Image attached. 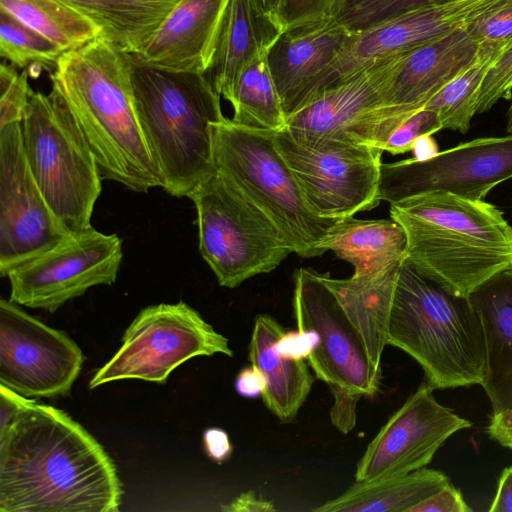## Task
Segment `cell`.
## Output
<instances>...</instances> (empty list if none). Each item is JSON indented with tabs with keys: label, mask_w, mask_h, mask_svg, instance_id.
<instances>
[{
	"label": "cell",
	"mask_w": 512,
	"mask_h": 512,
	"mask_svg": "<svg viewBox=\"0 0 512 512\" xmlns=\"http://www.w3.org/2000/svg\"><path fill=\"white\" fill-rule=\"evenodd\" d=\"M354 267L352 276L376 277L397 269L407 254V235L394 219H338L320 244Z\"/></svg>",
	"instance_id": "d4e9b609"
},
{
	"label": "cell",
	"mask_w": 512,
	"mask_h": 512,
	"mask_svg": "<svg viewBox=\"0 0 512 512\" xmlns=\"http://www.w3.org/2000/svg\"><path fill=\"white\" fill-rule=\"evenodd\" d=\"M228 0H181L135 54L161 68L202 73Z\"/></svg>",
	"instance_id": "7402d4cb"
},
{
	"label": "cell",
	"mask_w": 512,
	"mask_h": 512,
	"mask_svg": "<svg viewBox=\"0 0 512 512\" xmlns=\"http://www.w3.org/2000/svg\"><path fill=\"white\" fill-rule=\"evenodd\" d=\"M284 327L271 315L256 316L248 347V359L266 378L262 395L265 406L281 422L293 421L306 401L315 377L305 360L283 357L275 348Z\"/></svg>",
	"instance_id": "cb8c5ba5"
},
{
	"label": "cell",
	"mask_w": 512,
	"mask_h": 512,
	"mask_svg": "<svg viewBox=\"0 0 512 512\" xmlns=\"http://www.w3.org/2000/svg\"><path fill=\"white\" fill-rule=\"evenodd\" d=\"M69 234L28 165L21 123L0 128V274L56 245Z\"/></svg>",
	"instance_id": "2e32d148"
},
{
	"label": "cell",
	"mask_w": 512,
	"mask_h": 512,
	"mask_svg": "<svg viewBox=\"0 0 512 512\" xmlns=\"http://www.w3.org/2000/svg\"><path fill=\"white\" fill-rule=\"evenodd\" d=\"M90 20L100 38L137 53L181 0H60Z\"/></svg>",
	"instance_id": "4316f807"
},
{
	"label": "cell",
	"mask_w": 512,
	"mask_h": 512,
	"mask_svg": "<svg viewBox=\"0 0 512 512\" xmlns=\"http://www.w3.org/2000/svg\"><path fill=\"white\" fill-rule=\"evenodd\" d=\"M260 53L243 70L227 97L233 107L232 121L254 129L278 131L287 118L267 59Z\"/></svg>",
	"instance_id": "f1b7e54d"
},
{
	"label": "cell",
	"mask_w": 512,
	"mask_h": 512,
	"mask_svg": "<svg viewBox=\"0 0 512 512\" xmlns=\"http://www.w3.org/2000/svg\"><path fill=\"white\" fill-rule=\"evenodd\" d=\"M50 79L92 150L102 179L135 192L162 188L136 116L124 52L97 37L64 52Z\"/></svg>",
	"instance_id": "7a4b0ae2"
},
{
	"label": "cell",
	"mask_w": 512,
	"mask_h": 512,
	"mask_svg": "<svg viewBox=\"0 0 512 512\" xmlns=\"http://www.w3.org/2000/svg\"><path fill=\"white\" fill-rule=\"evenodd\" d=\"M352 33L331 16L288 26L279 34L267 59L287 119L308 103L316 81Z\"/></svg>",
	"instance_id": "ffe728a7"
},
{
	"label": "cell",
	"mask_w": 512,
	"mask_h": 512,
	"mask_svg": "<svg viewBox=\"0 0 512 512\" xmlns=\"http://www.w3.org/2000/svg\"><path fill=\"white\" fill-rule=\"evenodd\" d=\"M187 197L197 211L199 251L219 285L235 288L293 253L274 223L217 170Z\"/></svg>",
	"instance_id": "ba28073f"
},
{
	"label": "cell",
	"mask_w": 512,
	"mask_h": 512,
	"mask_svg": "<svg viewBox=\"0 0 512 512\" xmlns=\"http://www.w3.org/2000/svg\"><path fill=\"white\" fill-rule=\"evenodd\" d=\"M478 54L479 43L467 28L409 50L380 112L377 147L384 150L394 130L470 67Z\"/></svg>",
	"instance_id": "d6986e66"
},
{
	"label": "cell",
	"mask_w": 512,
	"mask_h": 512,
	"mask_svg": "<svg viewBox=\"0 0 512 512\" xmlns=\"http://www.w3.org/2000/svg\"><path fill=\"white\" fill-rule=\"evenodd\" d=\"M426 382L394 412L367 445L356 467V481L405 475L429 464L454 433L472 423L437 402Z\"/></svg>",
	"instance_id": "e0dca14e"
},
{
	"label": "cell",
	"mask_w": 512,
	"mask_h": 512,
	"mask_svg": "<svg viewBox=\"0 0 512 512\" xmlns=\"http://www.w3.org/2000/svg\"><path fill=\"white\" fill-rule=\"evenodd\" d=\"M282 27L256 0H228L219 20L204 77L227 99L243 70L269 50Z\"/></svg>",
	"instance_id": "44dd1931"
},
{
	"label": "cell",
	"mask_w": 512,
	"mask_h": 512,
	"mask_svg": "<svg viewBox=\"0 0 512 512\" xmlns=\"http://www.w3.org/2000/svg\"><path fill=\"white\" fill-rule=\"evenodd\" d=\"M509 47L479 44L475 62L446 84L424 106L433 110L443 129L467 133L476 113L479 90L487 71Z\"/></svg>",
	"instance_id": "4dcf8cb0"
},
{
	"label": "cell",
	"mask_w": 512,
	"mask_h": 512,
	"mask_svg": "<svg viewBox=\"0 0 512 512\" xmlns=\"http://www.w3.org/2000/svg\"><path fill=\"white\" fill-rule=\"evenodd\" d=\"M23 150L54 214L69 233L91 227L101 175L86 139L63 96L31 89L21 121Z\"/></svg>",
	"instance_id": "52a82bcc"
},
{
	"label": "cell",
	"mask_w": 512,
	"mask_h": 512,
	"mask_svg": "<svg viewBox=\"0 0 512 512\" xmlns=\"http://www.w3.org/2000/svg\"><path fill=\"white\" fill-rule=\"evenodd\" d=\"M400 267V266H399ZM368 278L335 279L322 274L358 333L371 362L381 367L393 289L399 270Z\"/></svg>",
	"instance_id": "484cf974"
},
{
	"label": "cell",
	"mask_w": 512,
	"mask_h": 512,
	"mask_svg": "<svg viewBox=\"0 0 512 512\" xmlns=\"http://www.w3.org/2000/svg\"><path fill=\"white\" fill-rule=\"evenodd\" d=\"M31 88L28 71L18 73L13 65L0 66V128L21 123L29 101Z\"/></svg>",
	"instance_id": "836d02e7"
},
{
	"label": "cell",
	"mask_w": 512,
	"mask_h": 512,
	"mask_svg": "<svg viewBox=\"0 0 512 512\" xmlns=\"http://www.w3.org/2000/svg\"><path fill=\"white\" fill-rule=\"evenodd\" d=\"M84 356L64 332L0 300V385L25 397L69 394Z\"/></svg>",
	"instance_id": "9a60e30c"
},
{
	"label": "cell",
	"mask_w": 512,
	"mask_h": 512,
	"mask_svg": "<svg viewBox=\"0 0 512 512\" xmlns=\"http://www.w3.org/2000/svg\"><path fill=\"white\" fill-rule=\"evenodd\" d=\"M451 0H344L335 18L351 32L427 6Z\"/></svg>",
	"instance_id": "d6a6232c"
},
{
	"label": "cell",
	"mask_w": 512,
	"mask_h": 512,
	"mask_svg": "<svg viewBox=\"0 0 512 512\" xmlns=\"http://www.w3.org/2000/svg\"><path fill=\"white\" fill-rule=\"evenodd\" d=\"M506 132L507 134H512V97L511 103L506 113Z\"/></svg>",
	"instance_id": "c3c4849f"
},
{
	"label": "cell",
	"mask_w": 512,
	"mask_h": 512,
	"mask_svg": "<svg viewBox=\"0 0 512 512\" xmlns=\"http://www.w3.org/2000/svg\"><path fill=\"white\" fill-rule=\"evenodd\" d=\"M408 51L374 61L316 94L287 119L289 133L308 145L336 139L373 146L380 110Z\"/></svg>",
	"instance_id": "5bb4252c"
},
{
	"label": "cell",
	"mask_w": 512,
	"mask_h": 512,
	"mask_svg": "<svg viewBox=\"0 0 512 512\" xmlns=\"http://www.w3.org/2000/svg\"><path fill=\"white\" fill-rule=\"evenodd\" d=\"M329 388L335 399L330 409L331 423L341 433L348 434L356 425V406L362 396L336 386Z\"/></svg>",
	"instance_id": "ab89813d"
},
{
	"label": "cell",
	"mask_w": 512,
	"mask_h": 512,
	"mask_svg": "<svg viewBox=\"0 0 512 512\" xmlns=\"http://www.w3.org/2000/svg\"><path fill=\"white\" fill-rule=\"evenodd\" d=\"M386 341L420 364L434 390L481 385L484 380V328L469 295L406 258L393 289Z\"/></svg>",
	"instance_id": "277c9868"
},
{
	"label": "cell",
	"mask_w": 512,
	"mask_h": 512,
	"mask_svg": "<svg viewBox=\"0 0 512 512\" xmlns=\"http://www.w3.org/2000/svg\"><path fill=\"white\" fill-rule=\"evenodd\" d=\"M293 309L297 329L314 330L318 346L307 358L316 378L362 397H373L381 385V367L364 345L321 273L299 268L294 273Z\"/></svg>",
	"instance_id": "4fadbf2b"
},
{
	"label": "cell",
	"mask_w": 512,
	"mask_h": 512,
	"mask_svg": "<svg viewBox=\"0 0 512 512\" xmlns=\"http://www.w3.org/2000/svg\"><path fill=\"white\" fill-rule=\"evenodd\" d=\"M344 0H283L279 21L283 28L337 14Z\"/></svg>",
	"instance_id": "74e56055"
},
{
	"label": "cell",
	"mask_w": 512,
	"mask_h": 512,
	"mask_svg": "<svg viewBox=\"0 0 512 512\" xmlns=\"http://www.w3.org/2000/svg\"><path fill=\"white\" fill-rule=\"evenodd\" d=\"M266 387V378L261 370L251 364L243 368L235 379L236 392L246 398L262 396Z\"/></svg>",
	"instance_id": "b9f144b4"
},
{
	"label": "cell",
	"mask_w": 512,
	"mask_h": 512,
	"mask_svg": "<svg viewBox=\"0 0 512 512\" xmlns=\"http://www.w3.org/2000/svg\"><path fill=\"white\" fill-rule=\"evenodd\" d=\"M483 324L486 370L482 386L493 413L512 407V266L496 273L470 294Z\"/></svg>",
	"instance_id": "603a6c76"
},
{
	"label": "cell",
	"mask_w": 512,
	"mask_h": 512,
	"mask_svg": "<svg viewBox=\"0 0 512 512\" xmlns=\"http://www.w3.org/2000/svg\"><path fill=\"white\" fill-rule=\"evenodd\" d=\"M390 216L406 232V259L459 293L512 266V226L484 200L429 194L391 205Z\"/></svg>",
	"instance_id": "5b68a950"
},
{
	"label": "cell",
	"mask_w": 512,
	"mask_h": 512,
	"mask_svg": "<svg viewBox=\"0 0 512 512\" xmlns=\"http://www.w3.org/2000/svg\"><path fill=\"white\" fill-rule=\"evenodd\" d=\"M0 55L18 68L37 65L56 67L64 53L53 42L27 25L0 11Z\"/></svg>",
	"instance_id": "1f68e13d"
},
{
	"label": "cell",
	"mask_w": 512,
	"mask_h": 512,
	"mask_svg": "<svg viewBox=\"0 0 512 512\" xmlns=\"http://www.w3.org/2000/svg\"><path fill=\"white\" fill-rule=\"evenodd\" d=\"M434 469L374 481H356L343 494L313 509L317 512H407L449 484Z\"/></svg>",
	"instance_id": "83f0119b"
},
{
	"label": "cell",
	"mask_w": 512,
	"mask_h": 512,
	"mask_svg": "<svg viewBox=\"0 0 512 512\" xmlns=\"http://www.w3.org/2000/svg\"><path fill=\"white\" fill-rule=\"evenodd\" d=\"M204 450L209 458L222 463L227 460L233 451L227 432L221 428H208L203 433Z\"/></svg>",
	"instance_id": "7bdbcfd3"
},
{
	"label": "cell",
	"mask_w": 512,
	"mask_h": 512,
	"mask_svg": "<svg viewBox=\"0 0 512 512\" xmlns=\"http://www.w3.org/2000/svg\"><path fill=\"white\" fill-rule=\"evenodd\" d=\"M318 334L311 329L285 331L276 341L280 355L291 360H307L318 346Z\"/></svg>",
	"instance_id": "f35d334b"
},
{
	"label": "cell",
	"mask_w": 512,
	"mask_h": 512,
	"mask_svg": "<svg viewBox=\"0 0 512 512\" xmlns=\"http://www.w3.org/2000/svg\"><path fill=\"white\" fill-rule=\"evenodd\" d=\"M223 512H274V504L258 496L254 491L248 490L234 498L229 504L222 505Z\"/></svg>",
	"instance_id": "ee69618b"
},
{
	"label": "cell",
	"mask_w": 512,
	"mask_h": 512,
	"mask_svg": "<svg viewBox=\"0 0 512 512\" xmlns=\"http://www.w3.org/2000/svg\"><path fill=\"white\" fill-rule=\"evenodd\" d=\"M0 11L35 30L63 52L82 47L100 30L60 0H0Z\"/></svg>",
	"instance_id": "f546056e"
},
{
	"label": "cell",
	"mask_w": 512,
	"mask_h": 512,
	"mask_svg": "<svg viewBox=\"0 0 512 512\" xmlns=\"http://www.w3.org/2000/svg\"><path fill=\"white\" fill-rule=\"evenodd\" d=\"M512 178V134L477 138L424 158L382 163L379 197L390 205L435 193L484 200Z\"/></svg>",
	"instance_id": "8fae6325"
},
{
	"label": "cell",
	"mask_w": 512,
	"mask_h": 512,
	"mask_svg": "<svg viewBox=\"0 0 512 512\" xmlns=\"http://www.w3.org/2000/svg\"><path fill=\"white\" fill-rule=\"evenodd\" d=\"M509 0H451L423 7L353 32L316 81L310 100L352 72L404 52L471 23Z\"/></svg>",
	"instance_id": "ac0fdd59"
},
{
	"label": "cell",
	"mask_w": 512,
	"mask_h": 512,
	"mask_svg": "<svg viewBox=\"0 0 512 512\" xmlns=\"http://www.w3.org/2000/svg\"><path fill=\"white\" fill-rule=\"evenodd\" d=\"M479 44L512 46V0L467 27Z\"/></svg>",
	"instance_id": "8d00e7d4"
},
{
	"label": "cell",
	"mask_w": 512,
	"mask_h": 512,
	"mask_svg": "<svg viewBox=\"0 0 512 512\" xmlns=\"http://www.w3.org/2000/svg\"><path fill=\"white\" fill-rule=\"evenodd\" d=\"M233 356L228 339L185 302L161 303L140 311L112 358L91 378L89 388L139 379L165 384L170 373L197 356Z\"/></svg>",
	"instance_id": "9c48e42d"
},
{
	"label": "cell",
	"mask_w": 512,
	"mask_h": 512,
	"mask_svg": "<svg viewBox=\"0 0 512 512\" xmlns=\"http://www.w3.org/2000/svg\"><path fill=\"white\" fill-rule=\"evenodd\" d=\"M460 491L450 483L407 512H471Z\"/></svg>",
	"instance_id": "60d3db41"
},
{
	"label": "cell",
	"mask_w": 512,
	"mask_h": 512,
	"mask_svg": "<svg viewBox=\"0 0 512 512\" xmlns=\"http://www.w3.org/2000/svg\"><path fill=\"white\" fill-rule=\"evenodd\" d=\"M122 240L92 226L11 270L10 300L54 312L97 285H112L122 261Z\"/></svg>",
	"instance_id": "7c38bea8"
},
{
	"label": "cell",
	"mask_w": 512,
	"mask_h": 512,
	"mask_svg": "<svg viewBox=\"0 0 512 512\" xmlns=\"http://www.w3.org/2000/svg\"><path fill=\"white\" fill-rule=\"evenodd\" d=\"M133 102L162 188L183 197L216 171L212 126L225 118L202 73L150 65L125 53Z\"/></svg>",
	"instance_id": "3957f363"
},
{
	"label": "cell",
	"mask_w": 512,
	"mask_h": 512,
	"mask_svg": "<svg viewBox=\"0 0 512 512\" xmlns=\"http://www.w3.org/2000/svg\"><path fill=\"white\" fill-rule=\"evenodd\" d=\"M489 511L512 512V467L503 470Z\"/></svg>",
	"instance_id": "bcb514c9"
},
{
	"label": "cell",
	"mask_w": 512,
	"mask_h": 512,
	"mask_svg": "<svg viewBox=\"0 0 512 512\" xmlns=\"http://www.w3.org/2000/svg\"><path fill=\"white\" fill-rule=\"evenodd\" d=\"M113 460L67 413L0 385V512H117Z\"/></svg>",
	"instance_id": "6da1fadb"
},
{
	"label": "cell",
	"mask_w": 512,
	"mask_h": 512,
	"mask_svg": "<svg viewBox=\"0 0 512 512\" xmlns=\"http://www.w3.org/2000/svg\"><path fill=\"white\" fill-rule=\"evenodd\" d=\"M442 130L437 114L422 108L407 117L391 134L384 151L393 155L414 150L416 143Z\"/></svg>",
	"instance_id": "e575fe53"
},
{
	"label": "cell",
	"mask_w": 512,
	"mask_h": 512,
	"mask_svg": "<svg viewBox=\"0 0 512 512\" xmlns=\"http://www.w3.org/2000/svg\"><path fill=\"white\" fill-rule=\"evenodd\" d=\"M487 433L490 438L512 450V407L493 413Z\"/></svg>",
	"instance_id": "f6af8a7d"
},
{
	"label": "cell",
	"mask_w": 512,
	"mask_h": 512,
	"mask_svg": "<svg viewBox=\"0 0 512 512\" xmlns=\"http://www.w3.org/2000/svg\"><path fill=\"white\" fill-rule=\"evenodd\" d=\"M274 142L318 216L346 218L381 201L382 149L336 139L308 145L294 139L286 126L274 132Z\"/></svg>",
	"instance_id": "30bf717a"
},
{
	"label": "cell",
	"mask_w": 512,
	"mask_h": 512,
	"mask_svg": "<svg viewBox=\"0 0 512 512\" xmlns=\"http://www.w3.org/2000/svg\"><path fill=\"white\" fill-rule=\"evenodd\" d=\"M274 132L238 125L226 117L213 124L216 170L274 223L293 253L321 256L320 244L338 219L322 218L310 209L276 148Z\"/></svg>",
	"instance_id": "8992f818"
},
{
	"label": "cell",
	"mask_w": 512,
	"mask_h": 512,
	"mask_svg": "<svg viewBox=\"0 0 512 512\" xmlns=\"http://www.w3.org/2000/svg\"><path fill=\"white\" fill-rule=\"evenodd\" d=\"M512 97V46L487 71L481 84L476 113L490 110L499 100Z\"/></svg>",
	"instance_id": "d590c367"
},
{
	"label": "cell",
	"mask_w": 512,
	"mask_h": 512,
	"mask_svg": "<svg viewBox=\"0 0 512 512\" xmlns=\"http://www.w3.org/2000/svg\"><path fill=\"white\" fill-rule=\"evenodd\" d=\"M282 1L283 0H256L260 8L274 21H276L280 26L281 24L279 21V13Z\"/></svg>",
	"instance_id": "7dc6e473"
}]
</instances>
